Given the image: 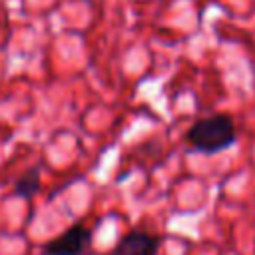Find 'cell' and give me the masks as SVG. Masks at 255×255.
Here are the masks:
<instances>
[{
  "label": "cell",
  "mask_w": 255,
  "mask_h": 255,
  "mask_svg": "<svg viewBox=\"0 0 255 255\" xmlns=\"http://www.w3.org/2000/svg\"><path fill=\"white\" fill-rule=\"evenodd\" d=\"M92 243V231L82 223L68 227L62 235L42 245L40 255H86Z\"/></svg>",
  "instance_id": "7a4b0ae2"
},
{
  "label": "cell",
  "mask_w": 255,
  "mask_h": 255,
  "mask_svg": "<svg viewBox=\"0 0 255 255\" xmlns=\"http://www.w3.org/2000/svg\"><path fill=\"white\" fill-rule=\"evenodd\" d=\"M185 141L199 153H219L237 141V128L227 114L199 118L185 131Z\"/></svg>",
  "instance_id": "6da1fadb"
},
{
  "label": "cell",
  "mask_w": 255,
  "mask_h": 255,
  "mask_svg": "<svg viewBox=\"0 0 255 255\" xmlns=\"http://www.w3.org/2000/svg\"><path fill=\"white\" fill-rule=\"evenodd\" d=\"M159 237L145 231H129L120 239L114 255H157Z\"/></svg>",
  "instance_id": "3957f363"
},
{
  "label": "cell",
  "mask_w": 255,
  "mask_h": 255,
  "mask_svg": "<svg viewBox=\"0 0 255 255\" xmlns=\"http://www.w3.org/2000/svg\"><path fill=\"white\" fill-rule=\"evenodd\" d=\"M40 189V167H30L26 169L14 183V195L30 199L38 193Z\"/></svg>",
  "instance_id": "277c9868"
}]
</instances>
